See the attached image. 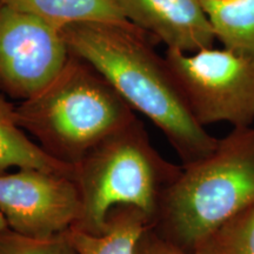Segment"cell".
I'll use <instances>...</instances> for the list:
<instances>
[{
	"mask_svg": "<svg viewBox=\"0 0 254 254\" xmlns=\"http://www.w3.org/2000/svg\"><path fill=\"white\" fill-rule=\"evenodd\" d=\"M165 60L200 125L253 126V62L225 47L213 46L192 53L167 49Z\"/></svg>",
	"mask_w": 254,
	"mask_h": 254,
	"instance_id": "cell-5",
	"label": "cell"
},
{
	"mask_svg": "<svg viewBox=\"0 0 254 254\" xmlns=\"http://www.w3.org/2000/svg\"><path fill=\"white\" fill-rule=\"evenodd\" d=\"M0 213L15 233L49 239L78 224L80 193L73 177L20 168L0 174Z\"/></svg>",
	"mask_w": 254,
	"mask_h": 254,
	"instance_id": "cell-7",
	"label": "cell"
},
{
	"mask_svg": "<svg viewBox=\"0 0 254 254\" xmlns=\"http://www.w3.org/2000/svg\"><path fill=\"white\" fill-rule=\"evenodd\" d=\"M63 36L72 55L93 66L133 111L163 132L183 165L215 150L219 139L194 118L147 33L133 25L84 23L65 27Z\"/></svg>",
	"mask_w": 254,
	"mask_h": 254,
	"instance_id": "cell-1",
	"label": "cell"
},
{
	"mask_svg": "<svg viewBox=\"0 0 254 254\" xmlns=\"http://www.w3.org/2000/svg\"><path fill=\"white\" fill-rule=\"evenodd\" d=\"M0 254H77L65 232L49 239H33L9 228L0 231Z\"/></svg>",
	"mask_w": 254,
	"mask_h": 254,
	"instance_id": "cell-14",
	"label": "cell"
},
{
	"mask_svg": "<svg viewBox=\"0 0 254 254\" xmlns=\"http://www.w3.org/2000/svg\"><path fill=\"white\" fill-rule=\"evenodd\" d=\"M0 6L34 15L62 31L84 23L132 25L118 0H0Z\"/></svg>",
	"mask_w": 254,
	"mask_h": 254,
	"instance_id": "cell-10",
	"label": "cell"
},
{
	"mask_svg": "<svg viewBox=\"0 0 254 254\" xmlns=\"http://www.w3.org/2000/svg\"><path fill=\"white\" fill-rule=\"evenodd\" d=\"M215 39L254 63V0H201Z\"/></svg>",
	"mask_w": 254,
	"mask_h": 254,
	"instance_id": "cell-12",
	"label": "cell"
},
{
	"mask_svg": "<svg viewBox=\"0 0 254 254\" xmlns=\"http://www.w3.org/2000/svg\"><path fill=\"white\" fill-rule=\"evenodd\" d=\"M182 168L155 150L135 117L74 166L81 199V215L74 227L101 233L107 215L118 206L138 208L153 224L163 195Z\"/></svg>",
	"mask_w": 254,
	"mask_h": 254,
	"instance_id": "cell-4",
	"label": "cell"
},
{
	"mask_svg": "<svg viewBox=\"0 0 254 254\" xmlns=\"http://www.w3.org/2000/svg\"><path fill=\"white\" fill-rule=\"evenodd\" d=\"M63 31L34 15L0 7V90L30 99L50 85L69 59Z\"/></svg>",
	"mask_w": 254,
	"mask_h": 254,
	"instance_id": "cell-6",
	"label": "cell"
},
{
	"mask_svg": "<svg viewBox=\"0 0 254 254\" xmlns=\"http://www.w3.org/2000/svg\"><path fill=\"white\" fill-rule=\"evenodd\" d=\"M8 228V226H7V224H6V221H5V219H4V217H2V214L0 213V231H4V230H7Z\"/></svg>",
	"mask_w": 254,
	"mask_h": 254,
	"instance_id": "cell-16",
	"label": "cell"
},
{
	"mask_svg": "<svg viewBox=\"0 0 254 254\" xmlns=\"http://www.w3.org/2000/svg\"><path fill=\"white\" fill-rule=\"evenodd\" d=\"M193 254H254V206L211 232Z\"/></svg>",
	"mask_w": 254,
	"mask_h": 254,
	"instance_id": "cell-13",
	"label": "cell"
},
{
	"mask_svg": "<svg viewBox=\"0 0 254 254\" xmlns=\"http://www.w3.org/2000/svg\"><path fill=\"white\" fill-rule=\"evenodd\" d=\"M123 14L167 49L192 53L214 45L215 34L201 0H118Z\"/></svg>",
	"mask_w": 254,
	"mask_h": 254,
	"instance_id": "cell-8",
	"label": "cell"
},
{
	"mask_svg": "<svg viewBox=\"0 0 254 254\" xmlns=\"http://www.w3.org/2000/svg\"><path fill=\"white\" fill-rule=\"evenodd\" d=\"M11 168H37L74 178V167L47 155L19 126L15 106L0 93V174Z\"/></svg>",
	"mask_w": 254,
	"mask_h": 254,
	"instance_id": "cell-11",
	"label": "cell"
},
{
	"mask_svg": "<svg viewBox=\"0 0 254 254\" xmlns=\"http://www.w3.org/2000/svg\"><path fill=\"white\" fill-rule=\"evenodd\" d=\"M134 254H192L148 227L136 244Z\"/></svg>",
	"mask_w": 254,
	"mask_h": 254,
	"instance_id": "cell-15",
	"label": "cell"
},
{
	"mask_svg": "<svg viewBox=\"0 0 254 254\" xmlns=\"http://www.w3.org/2000/svg\"><path fill=\"white\" fill-rule=\"evenodd\" d=\"M15 116L47 155L73 167L136 117L93 66L72 53L55 80L15 106Z\"/></svg>",
	"mask_w": 254,
	"mask_h": 254,
	"instance_id": "cell-3",
	"label": "cell"
},
{
	"mask_svg": "<svg viewBox=\"0 0 254 254\" xmlns=\"http://www.w3.org/2000/svg\"><path fill=\"white\" fill-rule=\"evenodd\" d=\"M0 7H1V6H0Z\"/></svg>",
	"mask_w": 254,
	"mask_h": 254,
	"instance_id": "cell-17",
	"label": "cell"
},
{
	"mask_svg": "<svg viewBox=\"0 0 254 254\" xmlns=\"http://www.w3.org/2000/svg\"><path fill=\"white\" fill-rule=\"evenodd\" d=\"M182 166L151 227L193 254L211 232L254 206V126L236 127L211 154Z\"/></svg>",
	"mask_w": 254,
	"mask_h": 254,
	"instance_id": "cell-2",
	"label": "cell"
},
{
	"mask_svg": "<svg viewBox=\"0 0 254 254\" xmlns=\"http://www.w3.org/2000/svg\"><path fill=\"white\" fill-rule=\"evenodd\" d=\"M151 226V219L138 208L118 206L107 215L101 233L72 226L65 236L77 254H134L141 234Z\"/></svg>",
	"mask_w": 254,
	"mask_h": 254,
	"instance_id": "cell-9",
	"label": "cell"
}]
</instances>
